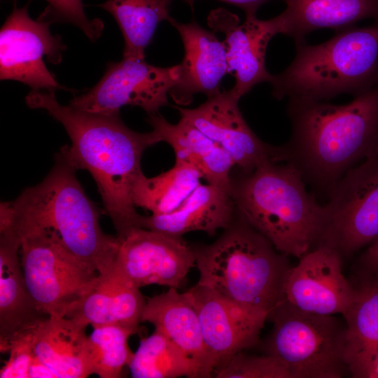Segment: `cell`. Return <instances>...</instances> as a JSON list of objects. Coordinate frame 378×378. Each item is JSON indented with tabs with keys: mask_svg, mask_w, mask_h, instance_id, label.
I'll use <instances>...</instances> for the list:
<instances>
[{
	"mask_svg": "<svg viewBox=\"0 0 378 378\" xmlns=\"http://www.w3.org/2000/svg\"><path fill=\"white\" fill-rule=\"evenodd\" d=\"M25 102L31 108L46 111L62 125L71 145L63 146L58 155L76 169H85L92 175L116 236L122 239L141 227L142 216L136 211L132 192L143 174L144 152L158 143L154 132L131 130L120 113H91L62 105L52 92L31 90Z\"/></svg>",
	"mask_w": 378,
	"mask_h": 378,
	"instance_id": "cell-1",
	"label": "cell"
},
{
	"mask_svg": "<svg viewBox=\"0 0 378 378\" xmlns=\"http://www.w3.org/2000/svg\"><path fill=\"white\" fill-rule=\"evenodd\" d=\"M290 136L276 146V162L291 164L327 197L349 170L378 154V81L346 104L288 98Z\"/></svg>",
	"mask_w": 378,
	"mask_h": 378,
	"instance_id": "cell-2",
	"label": "cell"
},
{
	"mask_svg": "<svg viewBox=\"0 0 378 378\" xmlns=\"http://www.w3.org/2000/svg\"><path fill=\"white\" fill-rule=\"evenodd\" d=\"M76 170L56 155L41 182L1 203L0 223L16 230H43L80 263L105 275L112 270L119 239L102 230L99 209L80 184Z\"/></svg>",
	"mask_w": 378,
	"mask_h": 378,
	"instance_id": "cell-3",
	"label": "cell"
},
{
	"mask_svg": "<svg viewBox=\"0 0 378 378\" xmlns=\"http://www.w3.org/2000/svg\"><path fill=\"white\" fill-rule=\"evenodd\" d=\"M291 164L272 161L232 180L237 213L285 255L302 258L319 242L324 205Z\"/></svg>",
	"mask_w": 378,
	"mask_h": 378,
	"instance_id": "cell-4",
	"label": "cell"
},
{
	"mask_svg": "<svg viewBox=\"0 0 378 378\" xmlns=\"http://www.w3.org/2000/svg\"><path fill=\"white\" fill-rule=\"evenodd\" d=\"M211 244L195 250L197 284L246 309L267 314L281 301L285 255L237 213Z\"/></svg>",
	"mask_w": 378,
	"mask_h": 378,
	"instance_id": "cell-5",
	"label": "cell"
},
{
	"mask_svg": "<svg viewBox=\"0 0 378 378\" xmlns=\"http://www.w3.org/2000/svg\"><path fill=\"white\" fill-rule=\"evenodd\" d=\"M289 66L273 76L272 94L323 101L341 94L354 97L378 81V21L340 31L317 45L295 42Z\"/></svg>",
	"mask_w": 378,
	"mask_h": 378,
	"instance_id": "cell-6",
	"label": "cell"
},
{
	"mask_svg": "<svg viewBox=\"0 0 378 378\" xmlns=\"http://www.w3.org/2000/svg\"><path fill=\"white\" fill-rule=\"evenodd\" d=\"M268 317L274 326L267 354L284 365L290 378H340L348 370L346 328L332 315L307 312L281 300Z\"/></svg>",
	"mask_w": 378,
	"mask_h": 378,
	"instance_id": "cell-7",
	"label": "cell"
},
{
	"mask_svg": "<svg viewBox=\"0 0 378 378\" xmlns=\"http://www.w3.org/2000/svg\"><path fill=\"white\" fill-rule=\"evenodd\" d=\"M10 227L20 240L21 266L34 302L49 316H66L96 285L99 274L44 230Z\"/></svg>",
	"mask_w": 378,
	"mask_h": 378,
	"instance_id": "cell-8",
	"label": "cell"
},
{
	"mask_svg": "<svg viewBox=\"0 0 378 378\" xmlns=\"http://www.w3.org/2000/svg\"><path fill=\"white\" fill-rule=\"evenodd\" d=\"M327 198L318 244L350 255L370 244L378 236V154L349 170Z\"/></svg>",
	"mask_w": 378,
	"mask_h": 378,
	"instance_id": "cell-9",
	"label": "cell"
},
{
	"mask_svg": "<svg viewBox=\"0 0 378 378\" xmlns=\"http://www.w3.org/2000/svg\"><path fill=\"white\" fill-rule=\"evenodd\" d=\"M180 74V64L159 67L142 59L123 57L118 62H110L99 81L69 105L106 114L120 113L121 107L130 105L141 107L148 115L158 113L169 105L168 94Z\"/></svg>",
	"mask_w": 378,
	"mask_h": 378,
	"instance_id": "cell-10",
	"label": "cell"
},
{
	"mask_svg": "<svg viewBox=\"0 0 378 378\" xmlns=\"http://www.w3.org/2000/svg\"><path fill=\"white\" fill-rule=\"evenodd\" d=\"M47 20L31 19L27 6L15 4L0 31V78L23 83L35 91L55 92L60 85L43 57L60 62L65 49L61 38L51 34Z\"/></svg>",
	"mask_w": 378,
	"mask_h": 378,
	"instance_id": "cell-11",
	"label": "cell"
},
{
	"mask_svg": "<svg viewBox=\"0 0 378 378\" xmlns=\"http://www.w3.org/2000/svg\"><path fill=\"white\" fill-rule=\"evenodd\" d=\"M193 267L195 250L182 237L138 227L119 239L112 269L139 288L157 284L178 289Z\"/></svg>",
	"mask_w": 378,
	"mask_h": 378,
	"instance_id": "cell-12",
	"label": "cell"
},
{
	"mask_svg": "<svg viewBox=\"0 0 378 378\" xmlns=\"http://www.w3.org/2000/svg\"><path fill=\"white\" fill-rule=\"evenodd\" d=\"M239 99L230 90L220 91L196 108L174 107L181 118L221 147L241 173L248 174L266 162H276V146L262 141L248 126Z\"/></svg>",
	"mask_w": 378,
	"mask_h": 378,
	"instance_id": "cell-13",
	"label": "cell"
},
{
	"mask_svg": "<svg viewBox=\"0 0 378 378\" xmlns=\"http://www.w3.org/2000/svg\"><path fill=\"white\" fill-rule=\"evenodd\" d=\"M354 293L342 273L341 255L329 246L318 244L288 269L281 300L309 313L343 314Z\"/></svg>",
	"mask_w": 378,
	"mask_h": 378,
	"instance_id": "cell-14",
	"label": "cell"
},
{
	"mask_svg": "<svg viewBox=\"0 0 378 378\" xmlns=\"http://www.w3.org/2000/svg\"><path fill=\"white\" fill-rule=\"evenodd\" d=\"M209 23L225 35L223 43L228 73L235 78V84L230 90L235 96L241 99L256 85L271 82L273 75L266 69L265 58L271 38L282 34L279 15L269 20L248 15L242 24H239L237 15L219 8L210 13Z\"/></svg>",
	"mask_w": 378,
	"mask_h": 378,
	"instance_id": "cell-15",
	"label": "cell"
},
{
	"mask_svg": "<svg viewBox=\"0 0 378 378\" xmlns=\"http://www.w3.org/2000/svg\"><path fill=\"white\" fill-rule=\"evenodd\" d=\"M186 293L197 312L204 342L216 367L258 342L267 314L233 304L198 284Z\"/></svg>",
	"mask_w": 378,
	"mask_h": 378,
	"instance_id": "cell-16",
	"label": "cell"
},
{
	"mask_svg": "<svg viewBox=\"0 0 378 378\" xmlns=\"http://www.w3.org/2000/svg\"><path fill=\"white\" fill-rule=\"evenodd\" d=\"M20 240L8 225H0V350L8 352L14 340L31 332L50 316L32 299L24 280Z\"/></svg>",
	"mask_w": 378,
	"mask_h": 378,
	"instance_id": "cell-17",
	"label": "cell"
},
{
	"mask_svg": "<svg viewBox=\"0 0 378 378\" xmlns=\"http://www.w3.org/2000/svg\"><path fill=\"white\" fill-rule=\"evenodd\" d=\"M168 22L178 31L184 46L180 78L169 95L176 104L186 106L197 93L209 97L220 92L221 80L228 73L223 42L195 20L181 23L170 17Z\"/></svg>",
	"mask_w": 378,
	"mask_h": 378,
	"instance_id": "cell-18",
	"label": "cell"
},
{
	"mask_svg": "<svg viewBox=\"0 0 378 378\" xmlns=\"http://www.w3.org/2000/svg\"><path fill=\"white\" fill-rule=\"evenodd\" d=\"M141 321L151 323L192 363L200 378L212 377L216 367L202 337L197 312L186 292L169 288L146 299Z\"/></svg>",
	"mask_w": 378,
	"mask_h": 378,
	"instance_id": "cell-19",
	"label": "cell"
},
{
	"mask_svg": "<svg viewBox=\"0 0 378 378\" xmlns=\"http://www.w3.org/2000/svg\"><path fill=\"white\" fill-rule=\"evenodd\" d=\"M146 302L140 288L112 269L99 275L96 285L66 317L92 328L117 325L136 332Z\"/></svg>",
	"mask_w": 378,
	"mask_h": 378,
	"instance_id": "cell-20",
	"label": "cell"
},
{
	"mask_svg": "<svg viewBox=\"0 0 378 378\" xmlns=\"http://www.w3.org/2000/svg\"><path fill=\"white\" fill-rule=\"evenodd\" d=\"M236 207L231 193L212 184H200L172 212L142 216L141 227L182 237L192 231L214 235L234 221Z\"/></svg>",
	"mask_w": 378,
	"mask_h": 378,
	"instance_id": "cell-21",
	"label": "cell"
},
{
	"mask_svg": "<svg viewBox=\"0 0 378 378\" xmlns=\"http://www.w3.org/2000/svg\"><path fill=\"white\" fill-rule=\"evenodd\" d=\"M147 121L158 143L166 142L173 148L176 162L193 165L208 183L231 193L230 171L234 164L221 147L183 118L172 124L158 113L148 115Z\"/></svg>",
	"mask_w": 378,
	"mask_h": 378,
	"instance_id": "cell-22",
	"label": "cell"
},
{
	"mask_svg": "<svg viewBox=\"0 0 378 378\" xmlns=\"http://www.w3.org/2000/svg\"><path fill=\"white\" fill-rule=\"evenodd\" d=\"M88 326L72 318L50 316L34 330L35 354L57 378H84L92 374L85 333Z\"/></svg>",
	"mask_w": 378,
	"mask_h": 378,
	"instance_id": "cell-23",
	"label": "cell"
},
{
	"mask_svg": "<svg viewBox=\"0 0 378 378\" xmlns=\"http://www.w3.org/2000/svg\"><path fill=\"white\" fill-rule=\"evenodd\" d=\"M286 8L279 14L282 34L304 40L312 31L328 28L340 31L363 20L378 21V0H284Z\"/></svg>",
	"mask_w": 378,
	"mask_h": 378,
	"instance_id": "cell-24",
	"label": "cell"
},
{
	"mask_svg": "<svg viewBox=\"0 0 378 378\" xmlns=\"http://www.w3.org/2000/svg\"><path fill=\"white\" fill-rule=\"evenodd\" d=\"M346 322L344 361L354 377L368 378L378 354V281H364L342 314Z\"/></svg>",
	"mask_w": 378,
	"mask_h": 378,
	"instance_id": "cell-25",
	"label": "cell"
},
{
	"mask_svg": "<svg viewBox=\"0 0 378 378\" xmlns=\"http://www.w3.org/2000/svg\"><path fill=\"white\" fill-rule=\"evenodd\" d=\"M174 0H107L99 6L114 18L122 34L123 57L145 59L158 25L170 18Z\"/></svg>",
	"mask_w": 378,
	"mask_h": 378,
	"instance_id": "cell-26",
	"label": "cell"
},
{
	"mask_svg": "<svg viewBox=\"0 0 378 378\" xmlns=\"http://www.w3.org/2000/svg\"><path fill=\"white\" fill-rule=\"evenodd\" d=\"M201 178L193 165L183 162H175L169 170L154 177L143 173L133 188L134 204L155 215L172 212L201 184Z\"/></svg>",
	"mask_w": 378,
	"mask_h": 378,
	"instance_id": "cell-27",
	"label": "cell"
},
{
	"mask_svg": "<svg viewBox=\"0 0 378 378\" xmlns=\"http://www.w3.org/2000/svg\"><path fill=\"white\" fill-rule=\"evenodd\" d=\"M128 366L132 377L135 378H199L188 357L155 329L141 340Z\"/></svg>",
	"mask_w": 378,
	"mask_h": 378,
	"instance_id": "cell-28",
	"label": "cell"
},
{
	"mask_svg": "<svg viewBox=\"0 0 378 378\" xmlns=\"http://www.w3.org/2000/svg\"><path fill=\"white\" fill-rule=\"evenodd\" d=\"M134 332L117 325L93 328L88 336L89 360L92 374L102 378L120 377L133 354L128 339Z\"/></svg>",
	"mask_w": 378,
	"mask_h": 378,
	"instance_id": "cell-29",
	"label": "cell"
},
{
	"mask_svg": "<svg viewBox=\"0 0 378 378\" xmlns=\"http://www.w3.org/2000/svg\"><path fill=\"white\" fill-rule=\"evenodd\" d=\"M216 378H290L286 366L275 357L248 355L239 351L215 368Z\"/></svg>",
	"mask_w": 378,
	"mask_h": 378,
	"instance_id": "cell-30",
	"label": "cell"
},
{
	"mask_svg": "<svg viewBox=\"0 0 378 378\" xmlns=\"http://www.w3.org/2000/svg\"><path fill=\"white\" fill-rule=\"evenodd\" d=\"M48 6L42 18L49 20L72 24L81 29L92 41L97 39L103 30V23L85 15L82 0H45Z\"/></svg>",
	"mask_w": 378,
	"mask_h": 378,
	"instance_id": "cell-31",
	"label": "cell"
},
{
	"mask_svg": "<svg viewBox=\"0 0 378 378\" xmlns=\"http://www.w3.org/2000/svg\"><path fill=\"white\" fill-rule=\"evenodd\" d=\"M34 331L18 337L11 344L8 361L1 369V378H29V369L35 355Z\"/></svg>",
	"mask_w": 378,
	"mask_h": 378,
	"instance_id": "cell-32",
	"label": "cell"
},
{
	"mask_svg": "<svg viewBox=\"0 0 378 378\" xmlns=\"http://www.w3.org/2000/svg\"><path fill=\"white\" fill-rule=\"evenodd\" d=\"M365 281H378V236L370 244L360 258Z\"/></svg>",
	"mask_w": 378,
	"mask_h": 378,
	"instance_id": "cell-33",
	"label": "cell"
},
{
	"mask_svg": "<svg viewBox=\"0 0 378 378\" xmlns=\"http://www.w3.org/2000/svg\"><path fill=\"white\" fill-rule=\"evenodd\" d=\"M191 8H193V5L197 0H183ZM227 4H230L236 6L242 9L246 16L248 15H256L258 9L264 4L272 0H218Z\"/></svg>",
	"mask_w": 378,
	"mask_h": 378,
	"instance_id": "cell-34",
	"label": "cell"
},
{
	"mask_svg": "<svg viewBox=\"0 0 378 378\" xmlns=\"http://www.w3.org/2000/svg\"><path fill=\"white\" fill-rule=\"evenodd\" d=\"M57 378L55 372L35 354L29 366V378Z\"/></svg>",
	"mask_w": 378,
	"mask_h": 378,
	"instance_id": "cell-35",
	"label": "cell"
},
{
	"mask_svg": "<svg viewBox=\"0 0 378 378\" xmlns=\"http://www.w3.org/2000/svg\"><path fill=\"white\" fill-rule=\"evenodd\" d=\"M368 378H378V354L372 365Z\"/></svg>",
	"mask_w": 378,
	"mask_h": 378,
	"instance_id": "cell-36",
	"label": "cell"
}]
</instances>
